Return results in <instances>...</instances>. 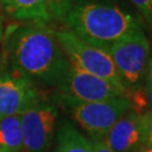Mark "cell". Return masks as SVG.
Returning a JSON list of instances; mask_svg holds the SVG:
<instances>
[{
  "instance_id": "obj_1",
  "label": "cell",
  "mask_w": 152,
  "mask_h": 152,
  "mask_svg": "<svg viewBox=\"0 0 152 152\" xmlns=\"http://www.w3.org/2000/svg\"><path fill=\"white\" fill-rule=\"evenodd\" d=\"M0 64L33 83L58 88L70 63L49 25L16 23L6 28Z\"/></svg>"
},
{
  "instance_id": "obj_2",
  "label": "cell",
  "mask_w": 152,
  "mask_h": 152,
  "mask_svg": "<svg viewBox=\"0 0 152 152\" xmlns=\"http://www.w3.org/2000/svg\"><path fill=\"white\" fill-rule=\"evenodd\" d=\"M63 24L82 41L105 51L122 38L143 31L140 18L114 0H75Z\"/></svg>"
},
{
  "instance_id": "obj_3",
  "label": "cell",
  "mask_w": 152,
  "mask_h": 152,
  "mask_svg": "<svg viewBox=\"0 0 152 152\" xmlns=\"http://www.w3.org/2000/svg\"><path fill=\"white\" fill-rule=\"evenodd\" d=\"M53 100L87 133L88 137L100 140L133 107L130 97H120L105 102H82L58 91L53 95Z\"/></svg>"
},
{
  "instance_id": "obj_4",
  "label": "cell",
  "mask_w": 152,
  "mask_h": 152,
  "mask_svg": "<svg viewBox=\"0 0 152 152\" xmlns=\"http://www.w3.org/2000/svg\"><path fill=\"white\" fill-rule=\"evenodd\" d=\"M54 33L58 43L72 66L102 78L130 95L107 51L88 44L68 28H60Z\"/></svg>"
},
{
  "instance_id": "obj_5",
  "label": "cell",
  "mask_w": 152,
  "mask_h": 152,
  "mask_svg": "<svg viewBox=\"0 0 152 152\" xmlns=\"http://www.w3.org/2000/svg\"><path fill=\"white\" fill-rule=\"evenodd\" d=\"M122 81L132 94L144 87L151 45L143 31L131 34L107 50Z\"/></svg>"
},
{
  "instance_id": "obj_6",
  "label": "cell",
  "mask_w": 152,
  "mask_h": 152,
  "mask_svg": "<svg viewBox=\"0 0 152 152\" xmlns=\"http://www.w3.org/2000/svg\"><path fill=\"white\" fill-rule=\"evenodd\" d=\"M23 152H49L55 139L59 107L41 97L19 115Z\"/></svg>"
},
{
  "instance_id": "obj_7",
  "label": "cell",
  "mask_w": 152,
  "mask_h": 152,
  "mask_svg": "<svg viewBox=\"0 0 152 152\" xmlns=\"http://www.w3.org/2000/svg\"><path fill=\"white\" fill-rule=\"evenodd\" d=\"M56 89L59 92L82 102H105L120 97H130L127 92L113 83L83 72L71 64Z\"/></svg>"
},
{
  "instance_id": "obj_8",
  "label": "cell",
  "mask_w": 152,
  "mask_h": 152,
  "mask_svg": "<svg viewBox=\"0 0 152 152\" xmlns=\"http://www.w3.org/2000/svg\"><path fill=\"white\" fill-rule=\"evenodd\" d=\"M41 97L35 83L0 64V120L20 115Z\"/></svg>"
},
{
  "instance_id": "obj_9",
  "label": "cell",
  "mask_w": 152,
  "mask_h": 152,
  "mask_svg": "<svg viewBox=\"0 0 152 152\" xmlns=\"http://www.w3.org/2000/svg\"><path fill=\"white\" fill-rule=\"evenodd\" d=\"M140 120L141 115L132 107L104 136L105 144L114 152H139L143 148Z\"/></svg>"
},
{
  "instance_id": "obj_10",
  "label": "cell",
  "mask_w": 152,
  "mask_h": 152,
  "mask_svg": "<svg viewBox=\"0 0 152 152\" xmlns=\"http://www.w3.org/2000/svg\"><path fill=\"white\" fill-rule=\"evenodd\" d=\"M0 8L18 23L49 25L53 20L46 0H0Z\"/></svg>"
},
{
  "instance_id": "obj_11",
  "label": "cell",
  "mask_w": 152,
  "mask_h": 152,
  "mask_svg": "<svg viewBox=\"0 0 152 152\" xmlns=\"http://www.w3.org/2000/svg\"><path fill=\"white\" fill-rule=\"evenodd\" d=\"M54 152H94V150L88 136L83 135L69 120L62 118L56 127Z\"/></svg>"
},
{
  "instance_id": "obj_12",
  "label": "cell",
  "mask_w": 152,
  "mask_h": 152,
  "mask_svg": "<svg viewBox=\"0 0 152 152\" xmlns=\"http://www.w3.org/2000/svg\"><path fill=\"white\" fill-rule=\"evenodd\" d=\"M0 152H23L19 115L0 120Z\"/></svg>"
},
{
  "instance_id": "obj_13",
  "label": "cell",
  "mask_w": 152,
  "mask_h": 152,
  "mask_svg": "<svg viewBox=\"0 0 152 152\" xmlns=\"http://www.w3.org/2000/svg\"><path fill=\"white\" fill-rule=\"evenodd\" d=\"M133 108L140 115L152 110V83H145L141 90L131 95Z\"/></svg>"
},
{
  "instance_id": "obj_14",
  "label": "cell",
  "mask_w": 152,
  "mask_h": 152,
  "mask_svg": "<svg viewBox=\"0 0 152 152\" xmlns=\"http://www.w3.org/2000/svg\"><path fill=\"white\" fill-rule=\"evenodd\" d=\"M46 1L53 20L62 23L64 22V19L75 4V0H46Z\"/></svg>"
},
{
  "instance_id": "obj_15",
  "label": "cell",
  "mask_w": 152,
  "mask_h": 152,
  "mask_svg": "<svg viewBox=\"0 0 152 152\" xmlns=\"http://www.w3.org/2000/svg\"><path fill=\"white\" fill-rule=\"evenodd\" d=\"M140 122L143 148H152V110L142 114Z\"/></svg>"
},
{
  "instance_id": "obj_16",
  "label": "cell",
  "mask_w": 152,
  "mask_h": 152,
  "mask_svg": "<svg viewBox=\"0 0 152 152\" xmlns=\"http://www.w3.org/2000/svg\"><path fill=\"white\" fill-rule=\"evenodd\" d=\"M132 5L139 11L142 19L147 23L148 26L152 28V7L150 0H130Z\"/></svg>"
},
{
  "instance_id": "obj_17",
  "label": "cell",
  "mask_w": 152,
  "mask_h": 152,
  "mask_svg": "<svg viewBox=\"0 0 152 152\" xmlns=\"http://www.w3.org/2000/svg\"><path fill=\"white\" fill-rule=\"evenodd\" d=\"M88 139L91 142L94 152H114L105 144V142L103 140H100V139H90V137H88Z\"/></svg>"
},
{
  "instance_id": "obj_18",
  "label": "cell",
  "mask_w": 152,
  "mask_h": 152,
  "mask_svg": "<svg viewBox=\"0 0 152 152\" xmlns=\"http://www.w3.org/2000/svg\"><path fill=\"white\" fill-rule=\"evenodd\" d=\"M145 83H152V50H151V55H150V60H149V64H148Z\"/></svg>"
},
{
  "instance_id": "obj_19",
  "label": "cell",
  "mask_w": 152,
  "mask_h": 152,
  "mask_svg": "<svg viewBox=\"0 0 152 152\" xmlns=\"http://www.w3.org/2000/svg\"><path fill=\"white\" fill-rule=\"evenodd\" d=\"M4 12L0 8V42H2L4 38V33H5V28H4Z\"/></svg>"
},
{
  "instance_id": "obj_20",
  "label": "cell",
  "mask_w": 152,
  "mask_h": 152,
  "mask_svg": "<svg viewBox=\"0 0 152 152\" xmlns=\"http://www.w3.org/2000/svg\"><path fill=\"white\" fill-rule=\"evenodd\" d=\"M139 152H152V148H142Z\"/></svg>"
},
{
  "instance_id": "obj_21",
  "label": "cell",
  "mask_w": 152,
  "mask_h": 152,
  "mask_svg": "<svg viewBox=\"0 0 152 152\" xmlns=\"http://www.w3.org/2000/svg\"><path fill=\"white\" fill-rule=\"evenodd\" d=\"M150 1H151V7H152V0H150Z\"/></svg>"
}]
</instances>
